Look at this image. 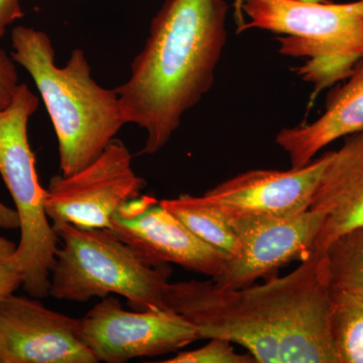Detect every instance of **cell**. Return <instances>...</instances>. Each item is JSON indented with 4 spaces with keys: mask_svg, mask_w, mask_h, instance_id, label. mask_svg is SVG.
Listing matches in <instances>:
<instances>
[{
    "mask_svg": "<svg viewBox=\"0 0 363 363\" xmlns=\"http://www.w3.org/2000/svg\"><path fill=\"white\" fill-rule=\"evenodd\" d=\"M300 262L286 276L231 290L212 279L169 283L164 302L200 338L242 346L257 363H339L324 255L314 252Z\"/></svg>",
    "mask_w": 363,
    "mask_h": 363,
    "instance_id": "cell-1",
    "label": "cell"
},
{
    "mask_svg": "<svg viewBox=\"0 0 363 363\" xmlns=\"http://www.w3.org/2000/svg\"><path fill=\"white\" fill-rule=\"evenodd\" d=\"M226 0H166L149 37L116 88L124 123L147 131L140 155L164 149L186 112L213 85L226 45Z\"/></svg>",
    "mask_w": 363,
    "mask_h": 363,
    "instance_id": "cell-2",
    "label": "cell"
},
{
    "mask_svg": "<svg viewBox=\"0 0 363 363\" xmlns=\"http://www.w3.org/2000/svg\"><path fill=\"white\" fill-rule=\"evenodd\" d=\"M11 44V58L30 74L51 117L62 175H72L99 157L125 124L117 91L92 78L82 50L57 66L52 40L42 30L16 26Z\"/></svg>",
    "mask_w": 363,
    "mask_h": 363,
    "instance_id": "cell-3",
    "label": "cell"
},
{
    "mask_svg": "<svg viewBox=\"0 0 363 363\" xmlns=\"http://www.w3.org/2000/svg\"><path fill=\"white\" fill-rule=\"evenodd\" d=\"M60 245L50 279L49 296L85 303L111 295L125 298L133 309H168L169 264L154 266L105 228L52 225Z\"/></svg>",
    "mask_w": 363,
    "mask_h": 363,
    "instance_id": "cell-4",
    "label": "cell"
},
{
    "mask_svg": "<svg viewBox=\"0 0 363 363\" xmlns=\"http://www.w3.org/2000/svg\"><path fill=\"white\" fill-rule=\"evenodd\" d=\"M39 104V97L28 85L18 84L11 104L0 109V176L20 219L21 288L33 298H43L49 296L60 241L45 212V188L40 185L28 142V121Z\"/></svg>",
    "mask_w": 363,
    "mask_h": 363,
    "instance_id": "cell-5",
    "label": "cell"
},
{
    "mask_svg": "<svg viewBox=\"0 0 363 363\" xmlns=\"http://www.w3.org/2000/svg\"><path fill=\"white\" fill-rule=\"evenodd\" d=\"M250 18L238 33L267 30L277 38L279 54L293 58L363 56V0L333 4L304 0H243Z\"/></svg>",
    "mask_w": 363,
    "mask_h": 363,
    "instance_id": "cell-6",
    "label": "cell"
},
{
    "mask_svg": "<svg viewBox=\"0 0 363 363\" xmlns=\"http://www.w3.org/2000/svg\"><path fill=\"white\" fill-rule=\"evenodd\" d=\"M145 184L133 171L130 150L114 138L85 168L52 177L45 188V212L52 225L108 229L117 211L142 195Z\"/></svg>",
    "mask_w": 363,
    "mask_h": 363,
    "instance_id": "cell-7",
    "label": "cell"
},
{
    "mask_svg": "<svg viewBox=\"0 0 363 363\" xmlns=\"http://www.w3.org/2000/svg\"><path fill=\"white\" fill-rule=\"evenodd\" d=\"M78 334L98 362L124 363L135 358L177 352L199 340L197 328L169 309H124L111 295L79 318Z\"/></svg>",
    "mask_w": 363,
    "mask_h": 363,
    "instance_id": "cell-8",
    "label": "cell"
},
{
    "mask_svg": "<svg viewBox=\"0 0 363 363\" xmlns=\"http://www.w3.org/2000/svg\"><path fill=\"white\" fill-rule=\"evenodd\" d=\"M324 214L309 209L289 217L227 219L240 242V252L227 259L215 285L231 290L276 276L279 267L314 252Z\"/></svg>",
    "mask_w": 363,
    "mask_h": 363,
    "instance_id": "cell-9",
    "label": "cell"
},
{
    "mask_svg": "<svg viewBox=\"0 0 363 363\" xmlns=\"http://www.w3.org/2000/svg\"><path fill=\"white\" fill-rule=\"evenodd\" d=\"M108 229L154 266L176 264L212 279L229 259L196 236L154 196L140 195L124 204Z\"/></svg>",
    "mask_w": 363,
    "mask_h": 363,
    "instance_id": "cell-10",
    "label": "cell"
},
{
    "mask_svg": "<svg viewBox=\"0 0 363 363\" xmlns=\"http://www.w3.org/2000/svg\"><path fill=\"white\" fill-rule=\"evenodd\" d=\"M78 324L79 318L11 294L0 301V363H97Z\"/></svg>",
    "mask_w": 363,
    "mask_h": 363,
    "instance_id": "cell-11",
    "label": "cell"
},
{
    "mask_svg": "<svg viewBox=\"0 0 363 363\" xmlns=\"http://www.w3.org/2000/svg\"><path fill=\"white\" fill-rule=\"evenodd\" d=\"M331 152L303 168L252 169L210 189L203 199L227 219L289 217L311 206L313 196Z\"/></svg>",
    "mask_w": 363,
    "mask_h": 363,
    "instance_id": "cell-12",
    "label": "cell"
},
{
    "mask_svg": "<svg viewBox=\"0 0 363 363\" xmlns=\"http://www.w3.org/2000/svg\"><path fill=\"white\" fill-rule=\"evenodd\" d=\"M310 209L324 214L315 252L323 255L344 233L363 226V131L345 136L331 152Z\"/></svg>",
    "mask_w": 363,
    "mask_h": 363,
    "instance_id": "cell-13",
    "label": "cell"
},
{
    "mask_svg": "<svg viewBox=\"0 0 363 363\" xmlns=\"http://www.w3.org/2000/svg\"><path fill=\"white\" fill-rule=\"evenodd\" d=\"M363 131V56L350 77L327 95L325 111L314 123L283 128L274 142L290 157L292 168L310 164L320 150L340 138Z\"/></svg>",
    "mask_w": 363,
    "mask_h": 363,
    "instance_id": "cell-14",
    "label": "cell"
},
{
    "mask_svg": "<svg viewBox=\"0 0 363 363\" xmlns=\"http://www.w3.org/2000/svg\"><path fill=\"white\" fill-rule=\"evenodd\" d=\"M196 236L225 253L229 259L240 252V242L230 222L202 196L184 194L160 201Z\"/></svg>",
    "mask_w": 363,
    "mask_h": 363,
    "instance_id": "cell-15",
    "label": "cell"
},
{
    "mask_svg": "<svg viewBox=\"0 0 363 363\" xmlns=\"http://www.w3.org/2000/svg\"><path fill=\"white\" fill-rule=\"evenodd\" d=\"M323 255L331 292L363 300V226L334 240Z\"/></svg>",
    "mask_w": 363,
    "mask_h": 363,
    "instance_id": "cell-16",
    "label": "cell"
},
{
    "mask_svg": "<svg viewBox=\"0 0 363 363\" xmlns=\"http://www.w3.org/2000/svg\"><path fill=\"white\" fill-rule=\"evenodd\" d=\"M331 293V335L339 363H363V300Z\"/></svg>",
    "mask_w": 363,
    "mask_h": 363,
    "instance_id": "cell-17",
    "label": "cell"
},
{
    "mask_svg": "<svg viewBox=\"0 0 363 363\" xmlns=\"http://www.w3.org/2000/svg\"><path fill=\"white\" fill-rule=\"evenodd\" d=\"M362 57H343V58L307 59L296 73L306 82L314 85L316 96L322 90L350 77L355 64Z\"/></svg>",
    "mask_w": 363,
    "mask_h": 363,
    "instance_id": "cell-18",
    "label": "cell"
},
{
    "mask_svg": "<svg viewBox=\"0 0 363 363\" xmlns=\"http://www.w3.org/2000/svg\"><path fill=\"white\" fill-rule=\"evenodd\" d=\"M164 363H257L250 354H240L234 350L233 343L221 338H210L202 347L182 351Z\"/></svg>",
    "mask_w": 363,
    "mask_h": 363,
    "instance_id": "cell-19",
    "label": "cell"
},
{
    "mask_svg": "<svg viewBox=\"0 0 363 363\" xmlns=\"http://www.w3.org/2000/svg\"><path fill=\"white\" fill-rule=\"evenodd\" d=\"M23 274L18 243L0 236V301L23 286Z\"/></svg>",
    "mask_w": 363,
    "mask_h": 363,
    "instance_id": "cell-20",
    "label": "cell"
},
{
    "mask_svg": "<svg viewBox=\"0 0 363 363\" xmlns=\"http://www.w3.org/2000/svg\"><path fill=\"white\" fill-rule=\"evenodd\" d=\"M16 62L0 48V109L11 104L18 84Z\"/></svg>",
    "mask_w": 363,
    "mask_h": 363,
    "instance_id": "cell-21",
    "label": "cell"
},
{
    "mask_svg": "<svg viewBox=\"0 0 363 363\" xmlns=\"http://www.w3.org/2000/svg\"><path fill=\"white\" fill-rule=\"evenodd\" d=\"M23 16L21 0H0V40L6 35L9 26Z\"/></svg>",
    "mask_w": 363,
    "mask_h": 363,
    "instance_id": "cell-22",
    "label": "cell"
},
{
    "mask_svg": "<svg viewBox=\"0 0 363 363\" xmlns=\"http://www.w3.org/2000/svg\"><path fill=\"white\" fill-rule=\"evenodd\" d=\"M0 229L16 230L20 229V219L14 208L7 206L0 200Z\"/></svg>",
    "mask_w": 363,
    "mask_h": 363,
    "instance_id": "cell-23",
    "label": "cell"
},
{
    "mask_svg": "<svg viewBox=\"0 0 363 363\" xmlns=\"http://www.w3.org/2000/svg\"><path fill=\"white\" fill-rule=\"evenodd\" d=\"M304 1L323 2L328 1V0H304ZM242 2L243 0H234V18H235L236 23H238V30H240L247 23L245 13L242 11Z\"/></svg>",
    "mask_w": 363,
    "mask_h": 363,
    "instance_id": "cell-24",
    "label": "cell"
}]
</instances>
